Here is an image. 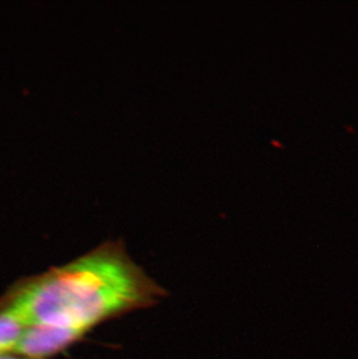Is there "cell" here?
Returning <instances> with one entry per match:
<instances>
[{
  "label": "cell",
  "mask_w": 358,
  "mask_h": 359,
  "mask_svg": "<svg viewBox=\"0 0 358 359\" xmlns=\"http://www.w3.org/2000/svg\"><path fill=\"white\" fill-rule=\"evenodd\" d=\"M0 359H32L27 357L19 356V355H13V353H8V355H0Z\"/></svg>",
  "instance_id": "277c9868"
},
{
  "label": "cell",
  "mask_w": 358,
  "mask_h": 359,
  "mask_svg": "<svg viewBox=\"0 0 358 359\" xmlns=\"http://www.w3.org/2000/svg\"><path fill=\"white\" fill-rule=\"evenodd\" d=\"M84 332L54 325H31L25 329L13 355L47 359L63 353L85 337Z\"/></svg>",
  "instance_id": "7a4b0ae2"
},
{
  "label": "cell",
  "mask_w": 358,
  "mask_h": 359,
  "mask_svg": "<svg viewBox=\"0 0 358 359\" xmlns=\"http://www.w3.org/2000/svg\"><path fill=\"white\" fill-rule=\"evenodd\" d=\"M26 328L14 314L0 309V355L13 353Z\"/></svg>",
  "instance_id": "3957f363"
},
{
  "label": "cell",
  "mask_w": 358,
  "mask_h": 359,
  "mask_svg": "<svg viewBox=\"0 0 358 359\" xmlns=\"http://www.w3.org/2000/svg\"><path fill=\"white\" fill-rule=\"evenodd\" d=\"M166 295L121 241H107L68 264L17 281L0 298V309L26 327L54 325L88 335L102 322L150 309Z\"/></svg>",
  "instance_id": "6da1fadb"
}]
</instances>
